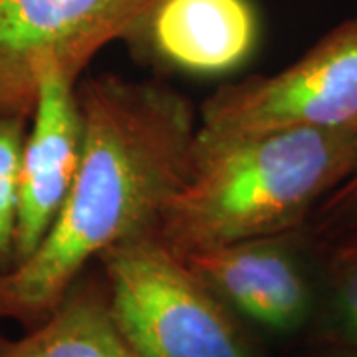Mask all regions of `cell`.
I'll return each instance as SVG.
<instances>
[{
    "label": "cell",
    "mask_w": 357,
    "mask_h": 357,
    "mask_svg": "<svg viewBox=\"0 0 357 357\" xmlns=\"http://www.w3.org/2000/svg\"><path fill=\"white\" fill-rule=\"evenodd\" d=\"M98 260L115 328L135 357H252L241 318L157 234Z\"/></svg>",
    "instance_id": "obj_3"
},
{
    "label": "cell",
    "mask_w": 357,
    "mask_h": 357,
    "mask_svg": "<svg viewBox=\"0 0 357 357\" xmlns=\"http://www.w3.org/2000/svg\"><path fill=\"white\" fill-rule=\"evenodd\" d=\"M82 161L50 232L0 276V319L38 326L115 244L157 234L191 175L199 131L192 103L159 82L88 77L77 84Z\"/></svg>",
    "instance_id": "obj_1"
},
{
    "label": "cell",
    "mask_w": 357,
    "mask_h": 357,
    "mask_svg": "<svg viewBox=\"0 0 357 357\" xmlns=\"http://www.w3.org/2000/svg\"><path fill=\"white\" fill-rule=\"evenodd\" d=\"M306 229L222 244L181 256L234 316L276 333L302 328L314 310V288L302 246Z\"/></svg>",
    "instance_id": "obj_6"
},
{
    "label": "cell",
    "mask_w": 357,
    "mask_h": 357,
    "mask_svg": "<svg viewBox=\"0 0 357 357\" xmlns=\"http://www.w3.org/2000/svg\"><path fill=\"white\" fill-rule=\"evenodd\" d=\"M335 357H357V349H337Z\"/></svg>",
    "instance_id": "obj_13"
},
{
    "label": "cell",
    "mask_w": 357,
    "mask_h": 357,
    "mask_svg": "<svg viewBox=\"0 0 357 357\" xmlns=\"http://www.w3.org/2000/svg\"><path fill=\"white\" fill-rule=\"evenodd\" d=\"M357 129V16L272 76L222 86L199 112L201 141L278 129Z\"/></svg>",
    "instance_id": "obj_4"
},
{
    "label": "cell",
    "mask_w": 357,
    "mask_h": 357,
    "mask_svg": "<svg viewBox=\"0 0 357 357\" xmlns=\"http://www.w3.org/2000/svg\"><path fill=\"white\" fill-rule=\"evenodd\" d=\"M0 357L135 356L115 328L105 286L79 278L44 321L20 340H0Z\"/></svg>",
    "instance_id": "obj_9"
},
{
    "label": "cell",
    "mask_w": 357,
    "mask_h": 357,
    "mask_svg": "<svg viewBox=\"0 0 357 357\" xmlns=\"http://www.w3.org/2000/svg\"><path fill=\"white\" fill-rule=\"evenodd\" d=\"M28 126L26 115L0 117V276L16 266L20 163Z\"/></svg>",
    "instance_id": "obj_10"
},
{
    "label": "cell",
    "mask_w": 357,
    "mask_h": 357,
    "mask_svg": "<svg viewBox=\"0 0 357 357\" xmlns=\"http://www.w3.org/2000/svg\"><path fill=\"white\" fill-rule=\"evenodd\" d=\"M357 169V129H278L197 137L191 175L157 236L177 252L304 230Z\"/></svg>",
    "instance_id": "obj_2"
},
{
    "label": "cell",
    "mask_w": 357,
    "mask_h": 357,
    "mask_svg": "<svg viewBox=\"0 0 357 357\" xmlns=\"http://www.w3.org/2000/svg\"><path fill=\"white\" fill-rule=\"evenodd\" d=\"M126 40L161 68L215 77L252 58L260 18L252 0H153Z\"/></svg>",
    "instance_id": "obj_8"
},
{
    "label": "cell",
    "mask_w": 357,
    "mask_h": 357,
    "mask_svg": "<svg viewBox=\"0 0 357 357\" xmlns=\"http://www.w3.org/2000/svg\"><path fill=\"white\" fill-rule=\"evenodd\" d=\"M153 0H0V117H32L40 79L79 82L93 56L126 40Z\"/></svg>",
    "instance_id": "obj_5"
},
{
    "label": "cell",
    "mask_w": 357,
    "mask_h": 357,
    "mask_svg": "<svg viewBox=\"0 0 357 357\" xmlns=\"http://www.w3.org/2000/svg\"><path fill=\"white\" fill-rule=\"evenodd\" d=\"M312 246L330 250L333 246L357 243V169L319 204L306 227Z\"/></svg>",
    "instance_id": "obj_12"
},
{
    "label": "cell",
    "mask_w": 357,
    "mask_h": 357,
    "mask_svg": "<svg viewBox=\"0 0 357 357\" xmlns=\"http://www.w3.org/2000/svg\"><path fill=\"white\" fill-rule=\"evenodd\" d=\"M326 335L335 349H357V243L326 250Z\"/></svg>",
    "instance_id": "obj_11"
},
{
    "label": "cell",
    "mask_w": 357,
    "mask_h": 357,
    "mask_svg": "<svg viewBox=\"0 0 357 357\" xmlns=\"http://www.w3.org/2000/svg\"><path fill=\"white\" fill-rule=\"evenodd\" d=\"M77 84L60 70L40 79L20 163L16 266L34 255L50 232L76 181L84 145Z\"/></svg>",
    "instance_id": "obj_7"
}]
</instances>
